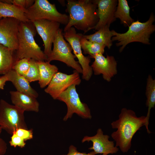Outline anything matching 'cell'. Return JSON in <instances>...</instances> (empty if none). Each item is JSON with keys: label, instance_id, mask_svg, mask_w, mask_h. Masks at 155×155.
Returning <instances> with one entry per match:
<instances>
[{"label": "cell", "instance_id": "1", "mask_svg": "<svg viewBox=\"0 0 155 155\" xmlns=\"http://www.w3.org/2000/svg\"><path fill=\"white\" fill-rule=\"evenodd\" d=\"M146 123V116L137 117L133 110L122 108L118 119L111 124L112 128L117 129L111 135L116 142L115 146L119 147L122 152H127L131 147L133 135Z\"/></svg>", "mask_w": 155, "mask_h": 155}, {"label": "cell", "instance_id": "2", "mask_svg": "<svg viewBox=\"0 0 155 155\" xmlns=\"http://www.w3.org/2000/svg\"><path fill=\"white\" fill-rule=\"evenodd\" d=\"M67 1L66 11L69 14V20L64 32L72 27L83 31L84 34L92 30L98 20L95 0Z\"/></svg>", "mask_w": 155, "mask_h": 155}, {"label": "cell", "instance_id": "3", "mask_svg": "<svg viewBox=\"0 0 155 155\" xmlns=\"http://www.w3.org/2000/svg\"><path fill=\"white\" fill-rule=\"evenodd\" d=\"M36 33L32 22L29 21L20 22L18 35V46L14 55V63L23 58L37 61H46L47 56L34 39Z\"/></svg>", "mask_w": 155, "mask_h": 155}, {"label": "cell", "instance_id": "4", "mask_svg": "<svg viewBox=\"0 0 155 155\" xmlns=\"http://www.w3.org/2000/svg\"><path fill=\"white\" fill-rule=\"evenodd\" d=\"M155 20V16L151 13L147 21L142 22L138 20L134 21L125 33H119L112 30L113 36L112 40L117 42L116 45L117 46H121L119 49L120 52L128 44L132 42H139L149 45L150 37L155 30V26L153 24Z\"/></svg>", "mask_w": 155, "mask_h": 155}, {"label": "cell", "instance_id": "5", "mask_svg": "<svg viewBox=\"0 0 155 155\" xmlns=\"http://www.w3.org/2000/svg\"><path fill=\"white\" fill-rule=\"evenodd\" d=\"M24 13L28 19L32 22L45 19L65 26L69 20L68 15L59 12L55 4L47 0H35L33 4L25 11Z\"/></svg>", "mask_w": 155, "mask_h": 155}, {"label": "cell", "instance_id": "6", "mask_svg": "<svg viewBox=\"0 0 155 155\" xmlns=\"http://www.w3.org/2000/svg\"><path fill=\"white\" fill-rule=\"evenodd\" d=\"M25 111L4 100H0V126L12 135L17 129H28L25 120Z\"/></svg>", "mask_w": 155, "mask_h": 155}, {"label": "cell", "instance_id": "7", "mask_svg": "<svg viewBox=\"0 0 155 155\" xmlns=\"http://www.w3.org/2000/svg\"><path fill=\"white\" fill-rule=\"evenodd\" d=\"M53 44V49L47 57L46 61L50 62L53 60H57L63 62L79 73H82V67L78 61L75 60L76 57L72 53V47L65 41L62 29L60 28L58 31Z\"/></svg>", "mask_w": 155, "mask_h": 155}, {"label": "cell", "instance_id": "8", "mask_svg": "<svg viewBox=\"0 0 155 155\" xmlns=\"http://www.w3.org/2000/svg\"><path fill=\"white\" fill-rule=\"evenodd\" d=\"M76 85L73 84L62 93L57 100L65 103L67 113L63 119L65 121L71 118L74 113L84 119L92 118L90 110L87 105L82 102L76 91Z\"/></svg>", "mask_w": 155, "mask_h": 155}, {"label": "cell", "instance_id": "9", "mask_svg": "<svg viewBox=\"0 0 155 155\" xmlns=\"http://www.w3.org/2000/svg\"><path fill=\"white\" fill-rule=\"evenodd\" d=\"M65 39L70 44L74 55L78 60V63L82 70V78L86 81L89 80L93 73V70L90 64L91 62L89 56H85L82 52L80 39L82 34L77 33L75 28L71 27L63 33Z\"/></svg>", "mask_w": 155, "mask_h": 155}, {"label": "cell", "instance_id": "10", "mask_svg": "<svg viewBox=\"0 0 155 155\" xmlns=\"http://www.w3.org/2000/svg\"><path fill=\"white\" fill-rule=\"evenodd\" d=\"M81 82L79 73L75 70L69 75L58 72L54 75L44 91L53 99L57 100L59 95L71 86L79 85Z\"/></svg>", "mask_w": 155, "mask_h": 155}, {"label": "cell", "instance_id": "11", "mask_svg": "<svg viewBox=\"0 0 155 155\" xmlns=\"http://www.w3.org/2000/svg\"><path fill=\"white\" fill-rule=\"evenodd\" d=\"M20 22L13 18L0 19V44L15 51L18 46V35Z\"/></svg>", "mask_w": 155, "mask_h": 155}, {"label": "cell", "instance_id": "12", "mask_svg": "<svg viewBox=\"0 0 155 155\" xmlns=\"http://www.w3.org/2000/svg\"><path fill=\"white\" fill-rule=\"evenodd\" d=\"M32 22L37 32L42 39L44 46L43 51L47 57L51 52L52 45L60 28V24L54 21L45 19L36 20Z\"/></svg>", "mask_w": 155, "mask_h": 155}, {"label": "cell", "instance_id": "13", "mask_svg": "<svg viewBox=\"0 0 155 155\" xmlns=\"http://www.w3.org/2000/svg\"><path fill=\"white\" fill-rule=\"evenodd\" d=\"M91 66L96 75L102 74L104 79L110 82L117 73V63L114 57L107 55L105 57L103 54H97Z\"/></svg>", "mask_w": 155, "mask_h": 155}, {"label": "cell", "instance_id": "14", "mask_svg": "<svg viewBox=\"0 0 155 155\" xmlns=\"http://www.w3.org/2000/svg\"><path fill=\"white\" fill-rule=\"evenodd\" d=\"M109 136L104 135L101 128H98L96 134L94 136H85L82 140L83 143L86 142H91L92 146L88 149L93 150L96 154H104L108 155L117 153L119 148L115 146L114 142L110 141Z\"/></svg>", "mask_w": 155, "mask_h": 155}, {"label": "cell", "instance_id": "15", "mask_svg": "<svg viewBox=\"0 0 155 155\" xmlns=\"http://www.w3.org/2000/svg\"><path fill=\"white\" fill-rule=\"evenodd\" d=\"M97 5L98 21L92 28L98 30L105 26H110L116 20L115 17L118 1L116 0H95Z\"/></svg>", "mask_w": 155, "mask_h": 155}, {"label": "cell", "instance_id": "16", "mask_svg": "<svg viewBox=\"0 0 155 155\" xmlns=\"http://www.w3.org/2000/svg\"><path fill=\"white\" fill-rule=\"evenodd\" d=\"M11 100L14 105L25 111L38 112L39 104L36 98L17 91L9 92Z\"/></svg>", "mask_w": 155, "mask_h": 155}, {"label": "cell", "instance_id": "17", "mask_svg": "<svg viewBox=\"0 0 155 155\" xmlns=\"http://www.w3.org/2000/svg\"><path fill=\"white\" fill-rule=\"evenodd\" d=\"M8 81L11 82L16 88L17 91L25 93L37 98L38 92L30 85V82L24 77L14 70L11 69L5 74Z\"/></svg>", "mask_w": 155, "mask_h": 155}, {"label": "cell", "instance_id": "18", "mask_svg": "<svg viewBox=\"0 0 155 155\" xmlns=\"http://www.w3.org/2000/svg\"><path fill=\"white\" fill-rule=\"evenodd\" d=\"M37 63L40 75L38 84L41 88H44L48 85L54 75L58 72V69L46 61H37Z\"/></svg>", "mask_w": 155, "mask_h": 155}, {"label": "cell", "instance_id": "19", "mask_svg": "<svg viewBox=\"0 0 155 155\" xmlns=\"http://www.w3.org/2000/svg\"><path fill=\"white\" fill-rule=\"evenodd\" d=\"M106 26L98 30L93 34L83 36L87 40L102 44L110 49L112 45V38L113 36L112 32Z\"/></svg>", "mask_w": 155, "mask_h": 155}, {"label": "cell", "instance_id": "20", "mask_svg": "<svg viewBox=\"0 0 155 155\" xmlns=\"http://www.w3.org/2000/svg\"><path fill=\"white\" fill-rule=\"evenodd\" d=\"M0 16L2 18H10L16 19L20 22L29 20L22 10L15 5L2 2L0 0Z\"/></svg>", "mask_w": 155, "mask_h": 155}, {"label": "cell", "instance_id": "21", "mask_svg": "<svg viewBox=\"0 0 155 155\" xmlns=\"http://www.w3.org/2000/svg\"><path fill=\"white\" fill-rule=\"evenodd\" d=\"M146 95L147 98L146 104L148 107V111L146 116V123L145 126L148 133H150L151 131L148 129V126L150 111L152 108H154L155 105V80L150 75H148L147 79Z\"/></svg>", "mask_w": 155, "mask_h": 155}, {"label": "cell", "instance_id": "22", "mask_svg": "<svg viewBox=\"0 0 155 155\" xmlns=\"http://www.w3.org/2000/svg\"><path fill=\"white\" fill-rule=\"evenodd\" d=\"M14 51L0 44V74H5L12 69Z\"/></svg>", "mask_w": 155, "mask_h": 155}, {"label": "cell", "instance_id": "23", "mask_svg": "<svg viewBox=\"0 0 155 155\" xmlns=\"http://www.w3.org/2000/svg\"><path fill=\"white\" fill-rule=\"evenodd\" d=\"M115 13V18H118L122 24L129 26L134 20L130 15V7L126 0H119Z\"/></svg>", "mask_w": 155, "mask_h": 155}, {"label": "cell", "instance_id": "24", "mask_svg": "<svg viewBox=\"0 0 155 155\" xmlns=\"http://www.w3.org/2000/svg\"><path fill=\"white\" fill-rule=\"evenodd\" d=\"M80 42L83 53L89 55L90 58H93L97 54H103L104 53L105 46L87 40L83 36V34H82Z\"/></svg>", "mask_w": 155, "mask_h": 155}, {"label": "cell", "instance_id": "25", "mask_svg": "<svg viewBox=\"0 0 155 155\" xmlns=\"http://www.w3.org/2000/svg\"><path fill=\"white\" fill-rule=\"evenodd\" d=\"M39 71L37 61L30 59V66L29 69L24 76L30 82L39 80Z\"/></svg>", "mask_w": 155, "mask_h": 155}, {"label": "cell", "instance_id": "26", "mask_svg": "<svg viewBox=\"0 0 155 155\" xmlns=\"http://www.w3.org/2000/svg\"><path fill=\"white\" fill-rule=\"evenodd\" d=\"M30 66V59L23 58L16 62L12 67L18 74L24 76L27 72Z\"/></svg>", "mask_w": 155, "mask_h": 155}, {"label": "cell", "instance_id": "27", "mask_svg": "<svg viewBox=\"0 0 155 155\" xmlns=\"http://www.w3.org/2000/svg\"><path fill=\"white\" fill-rule=\"evenodd\" d=\"M3 2L13 4L22 10L25 11L32 6L35 0H1Z\"/></svg>", "mask_w": 155, "mask_h": 155}, {"label": "cell", "instance_id": "28", "mask_svg": "<svg viewBox=\"0 0 155 155\" xmlns=\"http://www.w3.org/2000/svg\"><path fill=\"white\" fill-rule=\"evenodd\" d=\"M13 133H15L25 141L32 139L33 138V132L32 129L29 130L19 128L17 129Z\"/></svg>", "mask_w": 155, "mask_h": 155}, {"label": "cell", "instance_id": "29", "mask_svg": "<svg viewBox=\"0 0 155 155\" xmlns=\"http://www.w3.org/2000/svg\"><path fill=\"white\" fill-rule=\"evenodd\" d=\"M11 139L9 142L10 145L14 147L17 146L22 148L24 147L26 143L22 138L13 133L11 135Z\"/></svg>", "mask_w": 155, "mask_h": 155}, {"label": "cell", "instance_id": "30", "mask_svg": "<svg viewBox=\"0 0 155 155\" xmlns=\"http://www.w3.org/2000/svg\"><path fill=\"white\" fill-rule=\"evenodd\" d=\"M96 154L92 151L88 153L80 152L78 151L76 148L73 145H70L68 153L66 154L63 155H95Z\"/></svg>", "mask_w": 155, "mask_h": 155}, {"label": "cell", "instance_id": "31", "mask_svg": "<svg viewBox=\"0 0 155 155\" xmlns=\"http://www.w3.org/2000/svg\"><path fill=\"white\" fill-rule=\"evenodd\" d=\"M7 149L6 143L0 137V155L4 154L6 152Z\"/></svg>", "mask_w": 155, "mask_h": 155}, {"label": "cell", "instance_id": "32", "mask_svg": "<svg viewBox=\"0 0 155 155\" xmlns=\"http://www.w3.org/2000/svg\"><path fill=\"white\" fill-rule=\"evenodd\" d=\"M7 81V79L5 75H4L0 77V90L4 89V86Z\"/></svg>", "mask_w": 155, "mask_h": 155}, {"label": "cell", "instance_id": "33", "mask_svg": "<svg viewBox=\"0 0 155 155\" xmlns=\"http://www.w3.org/2000/svg\"><path fill=\"white\" fill-rule=\"evenodd\" d=\"M2 129L1 128L0 126V134L1 133Z\"/></svg>", "mask_w": 155, "mask_h": 155}, {"label": "cell", "instance_id": "34", "mask_svg": "<svg viewBox=\"0 0 155 155\" xmlns=\"http://www.w3.org/2000/svg\"><path fill=\"white\" fill-rule=\"evenodd\" d=\"M101 155H107L106 154H102Z\"/></svg>", "mask_w": 155, "mask_h": 155}, {"label": "cell", "instance_id": "35", "mask_svg": "<svg viewBox=\"0 0 155 155\" xmlns=\"http://www.w3.org/2000/svg\"><path fill=\"white\" fill-rule=\"evenodd\" d=\"M1 18H2L0 16V19H1Z\"/></svg>", "mask_w": 155, "mask_h": 155}]
</instances>
